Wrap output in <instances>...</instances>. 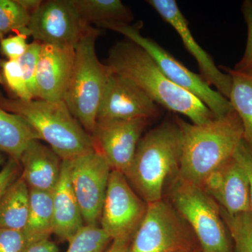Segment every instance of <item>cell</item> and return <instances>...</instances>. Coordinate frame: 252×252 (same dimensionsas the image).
Instances as JSON below:
<instances>
[{
    "label": "cell",
    "mask_w": 252,
    "mask_h": 252,
    "mask_svg": "<svg viewBox=\"0 0 252 252\" xmlns=\"http://www.w3.org/2000/svg\"><path fill=\"white\" fill-rule=\"evenodd\" d=\"M3 38H4V36H3L2 34H0V41H1Z\"/></svg>",
    "instance_id": "cell-38"
},
{
    "label": "cell",
    "mask_w": 252,
    "mask_h": 252,
    "mask_svg": "<svg viewBox=\"0 0 252 252\" xmlns=\"http://www.w3.org/2000/svg\"><path fill=\"white\" fill-rule=\"evenodd\" d=\"M200 188L228 215L251 212L248 176L234 155L210 174Z\"/></svg>",
    "instance_id": "cell-15"
},
{
    "label": "cell",
    "mask_w": 252,
    "mask_h": 252,
    "mask_svg": "<svg viewBox=\"0 0 252 252\" xmlns=\"http://www.w3.org/2000/svg\"><path fill=\"white\" fill-rule=\"evenodd\" d=\"M29 188L21 177L0 200V228L23 231L29 213Z\"/></svg>",
    "instance_id": "cell-21"
},
{
    "label": "cell",
    "mask_w": 252,
    "mask_h": 252,
    "mask_svg": "<svg viewBox=\"0 0 252 252\" xmlns=\"http://www.w3.org/2000/svg\"><path fill=\"white\" fill-rule=\"evenodd\" d=\"M31 15L16 0H0V34L11 32L30 36L28 26Z\"/></svg>",
    "instance_id": "cell-26"
},
{
    "label": "cell",
    "mask_w": 252,
    "mask_h": 252,
    "mask_svg": "<svg viewBox=\"0 0 252 252\" xmlns=\"http://www.w3.org/2000/svg\"><path fill=\"white\" fill-rule=\"evenodd\" d=\"M0 67L5 85L16 96V98L23 100L34 99L18 61H0Z\"/></svg>",
    "instance_id": "cell-27"
},
{
    "label": "cell",
    "mask_w": 252,
    "mask_h": 252,
    "mask_svg": "<svg viewBox=\"0 0 252 252\" xmlns=\"http://www.w3.org/2000/svg\"><path fill=\"white\" fill-rule=\"evenodd\" d=\"M62 162L51 147L32 140L20 160L21 177L30 190L53 192L61 177Z\"/></svg>",
    "instance_id": "cell-17"
},
{
    "label": "cell",
    "mask_w": 252,
    "mask_h": 252,
    "mask_svg": "<svg viewBox=\"0 0 252 252\" xmlns=\"http://www.w3.org/2000/svg\"><path fill=\"white\" fill-rule=\"evenodd\" d=\"M221 67L231 77L228 99L243 123L244 140L252 144V69L237 70Z\"/></svg>",
    "instance_id": "cell-23"
},
{
    "label": "cell",
    "mask_w": 252,
    "mask_h": 252,
    "mask_svg": "<svg viewBox=\"0 0 252 252\" xmlns=\"http://www.w3.org/2000/svg\"><path fill=\"white\" fill-rule=\"evenodd\" d=\"M68 162L71 183L84 223L99 225L112 169L95 151Z\"/></svg>",
    "instance_id": "cell-11"
},
{
    "label": "cell",
    "mask_w": 252,
    "mask_h": 252,
    "mask_svg": "<svg viewBox=\"0 0 252 252\" xmlns=\"http://www.w3.org/2000/svg\"><path fill=\"white\" fill-rule=\"evenodd\" d=\"M21 175V164L18 160L9 157L0 171V200Z\"/></svg>",
    "instance_id": "cell-32"
},
{
    "label": "cell",
    "mask_w": 252,
    "mask_h": 252,
    "mask_svg": "<svg viewBox=\"0 0 252 252\" xmlns=\"http://www.w3.org/2000/svg\"><path fill=\"white\" fill-rule=\"evenodd\" d=\"M54 230L53 192L30 190L29 213L23 230L25 234L31 243H34L50 239Z\"/></svg>",
    "instance_id": "cell-20"
},
{
    "label": "cell",
    "mask_w": 252,
    "mask_h": 252,
    "mask_svg": "<svg viewBox=\"0 0 252 252\" xmlns=\"http://www.w3.org/2000/svg\"><path fill=\"white\" fill-rule=\"evenodd\" d=\"M91 27L82 21L72 0H49L31 15L28 31L41 44L75 49Z\"/></svg>",
    "instance_id": "cell-10"
},
{
    "label": "cell",
    "mask_w": 252,
    "mask_h": 252,
    "mask_svg": "<svg viewBox=\"0 0 252 252\" xmlns=\"http://www.w3.org/2000/svg\"><path fill=\"white\" fill-rule=\"evenodd\" d=\"M182 133V150L177 175L201 187L210 174L234 155L244 139L241 119L235 110L202 125L177 117Z\"/></svg>",
    "instance_id": "cell-2"
},
{
    "label": "cell",
    "mask_w": 252,
    "mask_h": 252,
    "mask_svg": "<svg viewBox=\"0 0 252 252\" xmlns=\"http://www.w3.org/2000/svg\"><path fill=\"white\" fill-rule=\"evenodd\" d=\"M132 238L113 240L105 252H130Z\"/></svg>",
    "instance_id": "cell-35"
},
{
    "label": "cell",
    "mask_w": 252,
    "mask_h": 252,
    "mask_svg": "<svg viewBox=\"0 0 252 252\" xmlns=\"http://www.w3.org/2000/svg\"><path fill=\"white\" fill-rule=\"evenodd\" d=\"M23 252H59L57 245L50 239L31 244Z\"/></svg>",
    "instance_id": "cell-34"
},
{
    "label": "cell",
    "mask_w": 252,
    "mask_h": 252,
    "mask_svg": "<svg viewBox=\"0 0 252 252\" xmlns=\"http://www.w3.org/2000/svg\"><path fill=\"white\" fill-rule=\"evenodd\" d=\"M148 204L140 198L126 176L112 170L99 226L113 240L132 238L147 212Z\"/></svg>",
    "instance_id": "cell-9"
},
{
    "label": "cell",
    "mask_w": 252,
    "mask_h": 252,
    "mask_svg": "<svg viewBox=\"0 0 252 252\" xmlns=\"http://www.w3.org/2000/svg\"><path fill=\"white\" fill-rule=\"evenodd\" d=\"M152 119L97 121L91 134L94 151L112 170L126 175L130 168L139 142Z\"/></svg>",
    "instance_id": "cell-12"
},
{
    "label": "cell",
    "mask_w": 252,
    "mask_h": 252,
    "mask_svg": "<svg viewBox=\"0 0 252 252\" xmlns=\"http://www.w3.org/2000/svg\"><path fill=\"white\" fill-rule=\"evenodd\" d=\"M194 235L168 200L148 204L130 252H193Z\"/></svg>",
    "instance_id": "cell-8"
},
{
    "label": "cell",
    "mask_w": 252,
    "mask_h": 252,
    "mask_svg": "<svg viewBox=\"0 0 252 252\" xmlns=\"http://www.w3.org/2000/svg\"><path fill=\"white\" fill-rule=\"evenodd\" d=\"M242 13L248 27V39L246 47L242 59L235 64L237 70L252 69V1L245 0L242 4Z\"/></svg>",
    "instance_id": "cell-30"
},
{
    "label": "cell",
    "mask_w": 252,
    "mask_h": 252,
    "mask_svg": "<svg viewBox=\"0 0 252 252\" xmlns=\"http://www.w3.org/2000/svg\"><path fill=\"white\" fill-rule=\"evenodd\" d=\"M142 26L140 23L135 25L104 23L97 26L120 33L145 50L172 82L198 97L217 119L234 110L229 99L212 89L200 74L190 71L157 41L142 35Z\"/></svg>",
    "instance_id": "cell-7"
},
{
    "label": "cell",
    "mask_w": 252,
    "mask_h": 252,
    "mask_svg": "<svg viewBox=\"0 0 252 252\" xmlns=\"http://www.w3.org/2000/svg\"><path fill=\"white\" fill-rule=\"evenodd\" d=\"M160 113V106L135 83L112 72L99 104L97 121L142 118L152 120L158 117Z\"/></svg>",
    "instance_id": "cell-13"
},
{
    "label": "cell",
    "mask_w": 252,
    "mask_h": 252,
    "mask_svg": "<svg viewBox=\"0 0 252 252\" xmlns=\"http://www.w3.org/2000/svg\"><path fill=\"white\" fill-rule=\"evenodd\" d=\"M31 244L24 231L0 228V252H23Z\"/></svg>",
    "instance_id": "cell-29"
},
{
    "label": "cell",
    "mask_w": 252,
    "mask_h": 252,
    "mask_svg": "<svg viewBox=\"0 0 252 252\" xmlns=\"http://www.w3.org/2000/svg\"><path fill=\"white\" fill-rule=\"evenodd\" d=\"M28 35L16 33L14 36L3 38L0 41V50L9 61H18L27 51L30 44L27 43Z\"/></svg>",
    "instance_id": "cell-31"
},
{
    "label": "cell",
    "mask_w": 252,
    "mask_h": 252,
    "mask_svg": "<svg viewBox=\"0 0 252 252\" xmlns=\"http://www.w3.org/2000/svg\"><path fill=\"white\" fill-rule=\"evenodd\" d=\"M0 107L24 119L63 160L94 152L91 135L64 100H23L4 97L0 93Z\"/></svg>",
    "instance_id": "cell-4"
},
{
    "label": "cell",
    "mask_w": 252,
    "mask_h": 252,
    "mask_svg": "<svg viewBox=\"0 0 252 252\" xmlns=\"http://www.w3.org/2000/svg\"><path fill=\"white\" fill-rule=\"evenodd\" d=\"M169 199L190 227L201 252H234L220 207L203 189L176 175L171 179Z\"/></svg>",
    "instance_id": "cell-6"
},
{
    "label": "cell",
    "mask_w": 252,
    "mask_h": 252,
    "mask_svg": "<svg viewBox=\"0 0 252 252\" xmlns=\"http://www.w3.org/2000/svg\"><path fill=\"white\" fill-rule=\"evenodd\" d=\"M40 140L37 132L24 119L0 107V152L20 162L28 144Z\"/></svg>",
    "instance_id": "cell-19"
},
{
    "label": "cell",
    "mask_w": 252,
    "mask_h": 252,
    "mask_svg": "<svg viewBox=\"0 0 252 252\" xmlns=\"http://www.w3.org/2000/svg\"><path fill=\"white\" fill-rule=\"evenodd\" d=\"M182 150V130L177 117L142 136L125 176L147 204L162 200L167 181L178 172Z\"/></svg>",
    "instance_id": "cell-3"
},
{
    "label": "cell",
    "mask_w": 252,
    "mask_h": 252,
    "mask_svg": "<svg viewBox=\"0 0 252 252\" xmlns=\"http://www.w3.org/2000/svg\"><path fill=\"white\" fill-rule=\"evenodd\" d=\"M234 157L248 176L250 184V205L252 215V144L243 140L235 151Z\"/></svg>",
    "instance_id": "cell-33"
},
{
    "label": "cell",
    "mask_w": 252,
    "mask_h": 252,
    "mask_svg": "<svg viewBox=\"0 0 252 252\" xmlns=\"http://www.w3.org/2000/svg\"><path fill=\"white\" fill-rule=\"evenodd\" d=\"M200 252V251H198V250H195V252Z\"/></svg>",
    "instance_id": "cell-39"
},
{
    "label": "cell",
    "mask_w": 252,
    "mask_h": 252,
    "mask_svg": "<svg viewBox=\"0 0 252 252\" xmlns=\"http://www.w3.org/2000/svg\"><path fill=\"white\" fill-rule=\"evenodd\" d=\"M112 242L99 225H85L69 240L66 252H105Z\"/></svg>",
    "instance_id": "cell-25"
},
{
    "label": "cell",
    "mask_w": 252,
    "mask_h": 252,
    "mask_svg": "<svg viewBox=\"0 0 252 252\" xmlns=\"http://www.w3.org/2000/svg\"><path fill=\"white\" fill-rule=\"evenodd\" d=\"M54 234L69 243L85 225L80 207L71 183L68 160H63L61 177L53 191Z\"/></svg>",
    "instance_id": "cell-18"
},
{
    "label": "cell",
    "mask_w": 252,
    "mask_h": 252,
    "mask_svg": "<svg viewBox=\"0 0 252 252\" xmlns=\"http://www.w3.org/2000/svg\"><path fill=\"white\" fill-rule=\"evenodd\" d=\"M98 30L91 27L75 48L74 64L64 99L74 118L92 133L104 89L112 73L99 61L95 51Z\"/></svg>",
    "instance_id": "cell-5"
},
{
    "label": "cell",
    "mask_w": 252,
    "mask_h": 252,
    "mask_svg": "<svg viewBox=\"0 0 252 252\" xmlns=\"http://www.w3.org/2000/svg\"><path fill=\"white\" fill-rule=\"evenodd\" d=\"M21 6L32 15L40 6L41 0H16Z\"/></svg>",
    "instance_id": "cell-36"
},
{
    "label": "cell",
    "mask_w": 252,
    "mask_h": 252,
    "mask_svg": "<svg viewBox=\"0 0 252 252\" xmlns=\"http://www.w3.org/2000/svg\"><path fill=\"white\" fill-rule=\"evenodd\" d=\"M42 44L37 41L30 44L26 52L18 60L25 80L34 99H36V74Z\"/></svg>",
    "instance_id": "cell-28"
},
{
    "label": "cell",
    "mask_w": 252,
    "mask_h": 252,
    "mask_svg": "<svg viewBox=\"0 0 252 252\" xmlns=\"http://www.w3.org/2000/svg\"><path fill=\"white\" fill-rule=\"evenodd\" d=\"M106 64L113 72L135 83L158 105L185 116L192 124L202 125L217 119L198 97L172 82L145 50L128 39L111 48Z\"/></svg>",
    "instance_id": "cell-1"
},
{
    "label": "cell",
    "mask_w": 252,
    "mask_h": 252,
    "mask_svg": "<svg viewBox=\"0 0 252 252\" xmlns=\"http://www.w3.org/2000/svg\"><path fill=\"white\" fill-rule=\"evenodd\" d=\"M222 218L233 243L234 252H252V215L250 212L230 215L220 208Z\"/></svg>",
    "instance_id": "cell-24"
},
{
    "label": "cell",
    "mask_w": 252,
    "mask_h": 252,
    "mask_svg": "<svg viewBox=\"0 0 252 252\" xmlns=\"http://www.w3.org/2000/svg\"><path fill=\"white\" fill-rule=\"evenodd\" d=\"M74 55V48L42 44L36 69V99L51 102L64 99Z\"/></svg>",
    "instance_id": "cell-16"
},
{
    "label": "cell",
    "mask_w": 252,
    "mask_h": 252,
    "mask_svg": "<svg viewBox=\"0 0 252 252\" xmlns=\"http://www.w3.org/2000/svg\"><path fill=\"white\" fill-rule=\"evenodd\" d=\"M6 161V155L0 152V165H2Z\"/></svg>",
    "instance_id": "cell-37"
},
{
    "label": "cell",
    "mask_w": 252,
    "mask_h": 252,
    "mask_svg": "<svg viewBox=\"0 0 252 252\" xmlns=\"http://www.w3.org/2000/svg\"><path fill=\"white\" fill-rule=\"evenodd\" d=\"M82 21L88 26L104 23L130 24L133 15L120 0H72Z\"/></svg>",
    "instance_id": "cell-22"
},
{
    "label": "cell",
    "mask_w": 252,
    "mask_h": 252,
    "mask_svg": "<svg viewBox=\"0 0 252 252\" xmlns=\"http://www.w3.org/2000/svg\"><path fill=\"white\" fill-rule=\"evenodd\" d=\"M150 5L165 22L180 36L189 54L198 63L200 75L210 86L229 99L232 79L229 74L222 72L215 61L194 39L188 21L181 11L175 0H148Z\"/></svg>",
    "instance_id": "cell-14"
}]
</instances>
